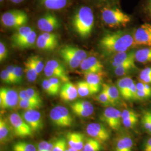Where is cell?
<instances>
[{"label":"cell","mask_w":151,"mask_h":151,"mask_svg":"<svg viewBox=\"0 0 151 151\" xmlns=\"http://www.w3.org/2000/svg\"><path fill=\"white\" fill-rule=\"evenodd\" d=\"M99 45L103 52L107 55L126 52L135 47L133 36L124 31L105 34L99 41Z\"/></svg>","instance_id":"cell-1"},{"label":"cell","mask_w":151,"mask_h":151,"mask_svg":"<svg viewBox=\"0 0 151 151\" xmlns=\"http://www.w3.org/2000/svg\"><path fill=\"white\" fill-rule=\"evenodd\" d=\"M94 25V15L91 9L83 6L76 12L72 19V27L81 38H88Z\"/></svg>","instance_id":"cell-2"},{"label":"cell","mask_w":151,"mask_h":151,"mask_svg":"<svg viewBox=\"0 0 151 151\" xmlns=\"http://www.w3.org/2000/svg\"><path fill=\"white\" fill-rule=\"evenodd\" d=\"M103 22L109 27L120 28L126 27L132 21L130 16L118 7H104L101 10Z\"/></svg>","instance_id":"cell-3"},{"label":"cell","mask_w":151,"mask_h":151,"mask_svg":"<svg viewBox=\"0 0 151 151\" xmlns=\"http://www.w3.org/2000/svg\"><path fill=\"white\" fill-rule=\"evenodd\" d=\"M28 20L27 14L20 10L7 11L1 17V21L4 27L16 29L25 26Z\"/></svg>","instance_id":"cell-4"},{"label":"cell","mask_w":151,"mask_h":151,"mask_svg":"<svg viewBox=\"0 0 151 151\" xmlns=\"http://www.w3.org/2000/svg\"><path fill=\"white\" fill-rule=\"evenodd\" d=\"M49 117L53 124L58 127H69L73 123V118L68 109L61 105L53 108L50 111Z\"/></svg>","instance_id":"cell-5"},{"label":"cell","mask_w":151,"mask_h":151,"mask_svg":"<svg viewBox=\"0 0 151 151\" xmlns=\"http://www.w3.org/2000/svg\"><path fill=\"white\" fill-rule=\"evenodd\" d=\"M7 119L11 125L14 135L16 137L25 138L32 135L34 133L32 129L19 114H10Z\"/></svg>","instance_id":"cell-6"},{"label":"cell","mask_w":151,"mask_h":151,"mask_svg":"<svg viewBox=\"0 0 151 151\" xmlns=\"http://www.w3.org/2000/svg\"><path fill=\"white\" fill-rule=\"evenodd\" d=\"M100 119L108 128L117 131L120 129L122 124V111L116 108L109 106L104 110Z\"/></svg>","instance_id":"cell-7"},{"label":"cell","mask_w":151,"mask_h":151,"mask_svg":"<svg viewBox=\"0 0 151 151\" xmlns=\"http://www.w3.org/2000/svg\"><path fill=\"white\" fill-rule=\"evenodd\" d=\"M117 87L119 90L121 96L126 100H136L137 87L135 83L131 77L127 76L116 82Z\"/></svg>","instance_id":"cell-8"},{"label":"cell","mask_w":151,"mask_h":151,"mask_svg":"<svg viewBox=\"0 0 151 151\" xmlns=\"http://www.w3.org/2000/svg\"><path fill=\"white\" fill-rule=\"evenodd\" d=\"M86 133L90 137L104 143L109 140L111 137L110 130L101 123H91L87 126Z\"/></svg>","instance_id":"cell-9"},{"label":"cell","mask_w":151,"mask_h":151,"mask_svg":"<svg viewBox=\"0 0 151 151\" xmlns=\"http://www.w3.org/2000/svg\"><path fill=\"white\" fill-rule=\"evenodd\" d=\"M19 93L11 88L1 87L0 88V107L1 109H11L19 104Z\"/></svg>","instance_id":"cell-10"},{"label":"cell","mask_w":151,"mask_h":151,"mask_svg":"<svg viewBox=\"0 0 151 151\" xmlns=\"http://www.w3.org/2000/svg\"><path fill=\"white\" fill-rule=\"evenodd\" d=\"M135 47H151V24L145 23L137 27L133 32Z\"/></svg>","instance_id":"cell-11"},{"label":"cell","mask_w":151,"mask_h":151,"mask_svg":"<svg viewBox=\"0 0 151 151\" xmlns=\"http://www.w3.org/2000/svg\"><path fill=\"white\" fill-rule=\"evenodd\" d=\"M21 115L33 132H39L43 129V118L42 114L37 110H25Z\"/></svg>","instance_id":"cell-12"},{"label":"cell","mask_w":151,"mask_h":151,"mask_svg":"<svg viewBox=\"0 0 151 151\" xmlns=\"http://www.w3.org/2000/svg\"><path fill=\"white\" fill-rule=\"evenodd\" d=\"M38 27L44 32H52L60 27V24L58 17L53 14L46 13L37 22Z\"/></svg>","instance_id":"cell-13"},{"label":"cell","mask_w":151,"mask_h":151,"mask_svg":"<svg viewBox=\"0 0 151 151\" xmlns=\"http://www.w3.org/2000/svg\"><path fill=\"white\" fill-rule=\"evenodd\" d=\"M80 67L84 73H99L103 72L104 70L102 63L96 57L93 56L87 57L86 59L82 60Z\"/></svg>","instance_id":"cell-14"},{"label":"cell","mask_w":151,"mask_h":151,"mask_svg":"<svg viewBox=\"0 0 151 151\" xmlns=\"http://www.w3.org/2000/svg\"><path fill=\"white\" fill-rule=\"evenodd\" d=\"M134 141L132 137L128 134L119 136L114 144L113 151H134Z\"/></svg>","instance_id":"cell-15"},{"label":"cell","mask_w":151,"mask_h":151,"mask_svg":"<svg viewBox=\"0 0 151 151\" xmlns=\"http://www.w3.org/2000/svg\"><path fill=\"white\" fill-rule=\"evenodd\" d=\"M60 95V99L66 102L75 100L78 95L76 86L70 81L65 82L61 87Z\"/></svg>","instance_id":"cell-16"},{"label":"cell","mask_w":151,"mask_h":151,"mask_svg":"<svg viewBox=\"0 0 151 151\" xmlns=\"http://www.w3.org/2000/svg\"><path fill=\"white\" fill-rule=\"evenodd\" d=\"M84 76L85 81L90 87L93 94L100 91L104 76L103 72L99 73H85Z\"/></svg>","instance_id":"cell-17"},{"label":"cell","mask_w":151,"mask_h":151,"mask_svg":"<svg viewBox=\"0 0 151 151\" xmlns=\"http://www.w3.org/2000/svg\"><path fill=\"white\" fill-rule=\"evenodd\" d=\"M122 124L126 128L134 129L138 122V116L133 110L124 109L122 111Z\"/></svg>","instance_id":"cell-18"},{"label":"cell","mask_w":151,"mask_h":151,"mask_svg":"<svg viewBox=\"0 0 151 151\" xmlns=\"http://www.w3.org/2000/svg\"><path fill=\"white\" fill-rule=\"evenodd\" d=\"M14 134L11 125L8 119L4 118H0V142L4 144L11 140L12 135Z\"/></svg>","instance_id":"cell-19"},{"label":"cell","mask_w":151,"mask_h":151,"mask_svg":"<svg viewBox=\"0 0 151 151\" xmlns=\"http://www.w3.org/2000/svg\"><path fill=\"white\" fill-rule=\"evenodd\" d=\"M135 52H123L114 54L111 63V65L114 68H115L120 65L124 64L125 63L129 62L132 61H135Z\"/></svg>","instance_id":"cell-20"},{"label":"cell","mask_w":151,"mask_h":151,"mask_svg":"<svg viewBox=\"0 0 151 151\" xmlns=\"http://www.w3.org/2000/svg\"><path fill=\"white\" fill-rule=\"evenodd\" d=\"M102 87L107 92L111 105L115 106L120 103V99L121 95L117 86H115L110 84L104 83L102 85Z\"/></svg>","instance_id":"cell-21"},{"label":"cell","mask_w":151,"mask_h":151,"mask_svg":"<svg viewBox=\"0 0 151 151\" xmlns=\"http://www.w3.org/2000/svg\"><path fill=\"white\" fill-rule=\"evenodd\" d=\"M136 62L146 65L151 63V47H147L137 50L135 52Z\"/></svg>","instance_id":"cell-22"},{"label":"cell","mask_w":151,"mask_h":151,"mask_svg":"<svg viewBox=\"0 0 151 151\" xmlns=\"http://www.w3.org/2000/svg\"><path fill=\"white\" fill-rule=\"evenodd\" d=\"M59 53L60 56L71 69H76L80 66L81 61L76 58L72 54L67 51L63 47L60 49Z\"/></svg>","instance_id":"cell-23"},{"label":"cell","mask_w":151,"mask_h":151,"mask_svg":"<svg viewBox=\"0 0 151 151\" xmlns=\"http://www.w3.org/2000/svg\"><path fill=\"white\" fill-rule=\"evenodd\" d=\"M33 30L32 28L29 27L24 26L17 29L11 37V44L12 47H15L17 44L21 42L27 35Z\"/></svg>","instance_id":"cell-24"},{"label":"cell","mask_w":151,"mask_h":151,"mask_svg":"<svg viewBox=\"0 0 151 151\" xmlns=\"http://www.w3.org/2000/svg\"><path fill=\"white\" fill-rule=\"evenodd\" d=\"M37 46L38 48L45 51H52L57 48L58 42H53L44 38L42 34L40 35L37 39Z\"/></svg>","instance_id":"cell-25"},{"label":"cell","mask_w":151,"mask_h":151,"mask_svg":"<svg viewBox=\"0 0 151 151\" xmlns=\"http://www.w3.org/2000/svg\"><path fill=\"white\" fill-rule=\"evenodd\" d=\"M37 33L33 30L21 42L16 44L14 48L24 49L32 47L37 42Z\"/></svg>","instance_id":"cell-26"},{"label":"cell","mask_w":151,"mask_h":151,"mask_svg":"<svg viewBox=\"0 0 151 151\" xmlns=\"http://www.w3.org/2000/svg\"><path fill=\"white\" fill-rule=\"evenodd\" d=\"M44 6L49 10H57L65 8L68 0H41Z\"/></svg>","instance_id":"cell-27"},{"label":"cell","mask_w":151,"mask_h":151,"mask_svg":"<svg viewBox=\"0 0 151 151\" xmlns=\"http://www.w3.org/2000/svg\"><path fill=\"white\" fill-rule=\"evenodd\" d=\"M136 68L135 61H132L129 62L125 63L124 64L120 65L114 68V73L115 75L119 77L124 76L129 73L132 70Z\"/></svg>","instance_id":"cell-28"},{"label":"cell","mask_w":151,"mask_h":151,"mask_svg":"<svg viewBox=\"0 0 151 151\" xmlns=\"http://www.w3.org/2000/svg\"><path fill=\"white\" fill-rule=\"evenodd\" d=\"M102 149V143L90 137L85 140V145L81 151H101Z\"/></svg>","instance_id":"cell-29"},{"label":"cell","mask_w":151,"mask_h":151,"mask_svg":"<svg viewBox=\"0 0 151 151\" xmlns=\"http://www.w3.org/2000/svg\"><path fill=\"white\" fill-rule=\"evenodd\" d=\"M25 72L27 80L29 82H34L37 80L38 74L29 58L24 62Z\"/></svg>","instance_id":"cell-30"},{"label":"cell","mask_w":151,"mask_h":151,"mask_svg":"<svg viewBox=\"0 0 151 151\" xmlns=\"http://www.w3.org/2000/svg\"><path fill=\"white\" fill-rule=\"evenodd\" d=\"M44 72L45 75L47 77L58 78L60 80H61L62 82L65 83L69 81V78L67 76V74L62 73L58 70L51 68L47 65H45V67L44 68Z\"/></svg>","instance_id":"cell-31"},{"label":"cell","mask_w":151,"mask_h":151,"mask_svg":"<svg viewBox=\"0 0 151 151\" xmlns=\"http://www.w3.org/2000/svg\"><path fill=\"white\" fill-rule=\"evenodd\" d=\"M76 87L78 95L81 97H86L93 95L90 87L86 81L77 82L76 83Z\"/></svg>","instance_id":"cell-32"},{"label":"cell","mask_w":151,"mask_h":151,"mask_svg":"<svg viewBox=\"0 0 151 151\" xmlns=\"http://www.w3.org/2000/svg\"><path fill=\"white\" fill-rule=\"evenodd\" d=\"M63 48L68 52H70V54H72L76 58L80 60L82 62V60L86 59L87 58L86 52V51L81 49L76 48L75 47L71 46V45H65Z\"/></svg>","instance_id":"cell-33"},{"label":"cell","mask_w":151,"mask_h":151,"mask_svg":"<svg viewBox=\"0 0 151 151\" xmlns=\"http://www.w3.org/2000/svg\"><path fill=\"white\" fill-rule=\"evenodd\" d=\"M13 151H37V149L32 144L27 142H17L12 147Z\"/></svg>","instance_id":"cell-34"},{"label":"cell","mask_w":151,"mask_h":151,"mask_svg":"<svg viewBox=\"0 0 151 151\" xmlns=\"http://www.w3.org/2000/svg\"><path fill=\"white\" fill-rule=\"evenodd\" d=\"M18 105L24 110H37L42 106L41 105L26 100H19Z\"/></svg>","instance_id":"cell-35"},{"label":"cell","mask_w":151,"mask_h":151,"mask_svg":"<svg viewBox=\"0 0 151 151\" xmlns=\"http://www.w3.org/2000/svg\"><path fill=\"white\" fill-rule=\"evenodd\" d=\"M81 133L78 132H69L67 133L66 138L68 145L70 147L76 149L78 138Z\"/></svg>","instance_id":"cell-36"},{"label":"cell","mask_w":151,"mask_h":151,"mask_svg":"<svg viewBox=\"0 0 151 151\" xmlns=\"http://www.w3.org/2000/svg\"><path fill=\"white\" fill-rule=\"evenodd\" d=\"M142 127L144 130L151 134V118L143 111L140 119Z\"/></svg>","instance_id":"cell-37"},{"label":"cell","mask_w":151,"mask_h":151,"mask_svg":"<svg viewBox=\"0 0 151 151\" xmlns=\"http://www.w3.org/2000/svg\"><path fill=\"white\" fill-rule=\"evenodd\" d=\"M29 58L31 60L32 65L37 70L38 75L40 74L44 68L43 62L42 58L38 55H32Z\"/></svg>","instance_id":"cell-38"},{"label":"cell","mask_w":151,"mask_h":151,"mask_svg":"<svg viewBox=\"0 0 151 151\" xmlns=\"http://www.w3.org/2000/svg\"><path fill=\"white\" fill-rule=\"evenodd\" d=\"M139 80L146 83L151 84V67H146L140 71Z\"/></svg>","instance_id":"cell-39"},{"label":"cell","mask_w":151,"mask_h":151,"mask_svg":"<svg viewBox=\"0 0 151 151\" xmlns=\"http://www.w3.org/2000/svg\"><path fill=\"white\" fill-rule=\"evenodd\" d=\"M70 108H80L86 110H94V108L91 103L86 100H78L70 104Z\"/></svg>","instance_id":"cell-40"},{"label":"cell","mask_w":151,"mask_h":151,"mask_svg":"<svg viewBox=\"0 0 151 151\" xmlns=\"http://www.w3.org/2000/svg\"><path fill=\"white\" fill-rule=\"evenodd\" d=\"M42 86L43 88L44 91L49 96H53L57 95L58 93V92L56 91V90L50 83L48 79L44 80L42 82Z\"/></svg>","instance_id":"cell-41"},{"label":"cell","mask_w":151,"mask_h":151,"mask_svg":"<svg viewBox=\"0 0 151 151\" xmlns=\"http://www.w3.org/2000/svg\"><path fill=\"white\" fill-rule=\"evenodd\" d=\"M72 112L75 114L76 116L81 118H87L93 113L94 110H86L80 108H70Z\"/></svg>","instance_id":"cell-42"},{"label":"cell","mask_w":151,"mask_h":151,"mask_svg":"<svg viewBox=\"0 0 151 151\" xmlns=\"http://www.w3.org/2000/svg\"><path fill=\"white\" fill-rule=\"evenodd\" d=\"M46 65L49 67L53 68L55 70H58L62 73H63L65 74H67L66 70L65 69V67L63 65L60 63V62L56 60H49L47 62Z\"/></svg>","instance_id":"cell-43"},{"label":"cell","mask_w":151,"mask_h":151,"mask_svg":"<svg viewBox=\"0 0 151 151\" xmlns=\"http://www.w3.org/2000/svg\"><path fill=\"white\" fill-rule=\"evenodd\" d=\"M96 100L97 101H99L100 104L105 106L111 105V104L108 96V93L103 87H102L101 91L96 97Z\"/></svg>","instance_id":"cell-44"},{"label":"cell","mask_w":151,"mask_h":151,"mask_svg":"<svg viewBox=\"0 0 151 151\" xmlns=\"http://www.w3.org/2000/svg\"><path fill=\"white\" fill-rule=\"evenodd\" d=\"M67 140L64 138H60L53 143V151H65L67 147Z\"/></svg>","instance_id":"cell-45"},{"label":"cell","mask_w":151,"mask_h":151,"mask_svg":"<svg viewBox=\"0 0 151 151\" xmlns=\"http://www.w3.org/2000/svg\"><path fill=\"white\" fill-rule=\"evenodd\" d=\"M23 76V70L20 67H15L14 72V84H19L22 83Z\"/></svg>","instance_id":"cell-46"},{"label":"cell","mask_w":151,"mask_h":151,"mask_svg":"<svg viewBox=\"0 0 151 151\" xmlns=\"http://www.w3.org/2000/svg\"><path fill=\"white\" fill-rule=\"evenodd\" d=\"M26 90L27 92V95L30 96V98H32L33 100L39 101L40 103H43L42 99L41 98L39 93L36 90L32 88H27V89H26Z\"/></svg>","instance_id":"cell-47"},{"label":"cell","mask_w":151,"mask_h":151,"mask_svg":"<svg viewBox=\"0 0 151 151\" xmlns=\"http://www.w3.org/2000/svg\"><path fill=\"white\" fill-rule=\"evenodd\" d=\"M49 81L50 82V83L52 85L54 88L56 90V91L58 93L60 92L62 87V80L60 78L57 77H49Z\"/></svg>","instance_id":"cell-48"},{"label":"cell","mask_w":151,"mask_h":151,"mask_svg":"<svg viewBox=\"0 0 151 151\" xmlns=\"http://www.w3.org/2000/svg\"><path fill=\"white\" fill-rule=\"evenodd\" d=\"M0 77H1V80L3 81V82H4L5 83H6V84H13L12 79H11L10 75H9L6 69L5 70H2L1 72Z\"/></svg>","instance_id":"cell-49"},{"label":"cell","mask_w":151,"mask_h":151,"mask_svg":"<svg viewBox=\"0 0 151 151\" xmlns=\"http://www.w3.org/2000/svg\"><path fill=\"white\" fill-rule=\"evenodd\" d=\"M137 100H140L148 99L150 98H151V92L137 90Z\"/></svg>","instance_id":"cell-50"},{"label":"cell","mask_w":151,"mask_h":151,"mask_svg":"<svg viewBox=\"0 0 151 151\" xmlns=\"http://www.w3.org/2000/svg\"><path fill=\"white\" fill-rule=\"evenodd\" d=\"M135 85L137 90L151 92V86L150 84L139 81V82L135 83Z\"/></svg>","instance_id":"cell-51"},{"label":"cell","mask_w":151,"mask_h":151,"mask_svg":"<svg viewBox=\"0 0 151 151\" xmlns=\"http://www.w3.org/2000/svg\"><path fill=\"white\" fill-rule=\"evenodd\" d=\"M8 52L5 44L2 42L0 43V62H3L7 57Z\"/></svg>","instance_id":"cell-52"},{"label":"cell","mask_w":151,"mask_h":151,"mask_svg":"<svg viewBox=\"0 0 151 151\" xmlns=\"http://www.w3.org/2000/svg\"><path fill=\"white\" fill-rule=\"evenodd\" d=\"M151 151V137L148 138L143 143L142 151Z\"/></svg>","instance_id":"cell-53"},{"label":"cell","mask_w":151,"mask_h":151,"mask_svg":"<svg viewBox=\"0 0 151 151\" xmlns=\"http://www.w3.org/2000/svg\"><path fill=\"white\" fill-rule=\"evenodd\" d=\"M48 142L46 140H42L41 141L39 145H38V147H37V151H46V148L48 145Z\"/></svg>","instance_id":"cell-54"},{"label":"cell","mask_w":151,"mask_h":151,"mask_svg":"<svg viewBox=\"0 0 151 151\" xmlns=\"http://www.w3.org/2000/svg\"><path fill=\"white\" fill-rule=\"evenodd\" d=\"M14 69H15V67L13 65H9L7 67L6 70L7 71L9 75L10 76L12 81L14 84Z\"/></svg>","instance_id":"cell-55"},{"label":"cell","mask_w":151,"mask_h":151,"mask_svg":"<svg viewBox=\"0 0 151 151\" xmlns=\"http://www.w3.org/2000/svg\"><path fill=\"white\" fill-rule=\"evenodd\" d=\"M145 7L147 14L151 17V0H146Z\"/></svg>","instance_id":"cell-56"},{"label":"cell","mask_w":151,"mask_h":151,"mask_svg":"<svg viewBox=\"0 0 151 151\" xmlns=\"http://www.w3.org/2000/svg\"><path fill=\"white\" fill-rule=\"evenodd\" d=\"M53 143L51 142H48L45 151H53Z\"/></svg>","instance_id":"cell-57"},{"label":"cell","mask_w":151,"mask_h":151,"mask_svg":"<svg viewBox=\"0 0 151 151\" xmlns=\"http://www.w3.org/2000/svg\"><path fill=\"white\" fill-rule=\"evenodd\" d=\"M11 2L14 4H20L22 3V1H24V0H10Z\"/></svg>","instance_id":"cell-58"},{"label":"cell","mask_w":151,"mask_h":151,"mask_svg":"<svg viewBox=\"0 0 151 151\" xmlns=\"http://www.w3.org/2000/svg\"><path fill=\"white\" fill-rule=\"evenodd\" d=\"M150 118H151V109H148V110H143Z\"/></svg>","instance_id":"cell-59"},{"label":"cell","mask_w":151,"mask_h":151,"mask_svg":"<svg viewBox=\"0 0 151 151\" xmlns=\"http://www.w3.org/2000/svg\"><path fill=\"white\" fill-rule=\"evenodd\" d=\"M65 151H69V150H68V149H66V150Z\"/></svg>","instance_id":"cell-60"},{"label":"cell","mask_w":151,"mask_h":151,"mask_svg":"<svg viewBox=\"0 0 151 151\" xmlns=\"http://www.w3.org/2000/svg\"><path fill=\"white\" fill-rule=\"evenodd\" d=\"M4 1V0H0V1H1V2H2V1Z\"/></svg>","instance_id":"cell-61"},{"label":"cell","mask_w":151,"mask_h":151,"mask_svg":"<svg viewBox=\"0 0 151 151\" xmlns=\"http://www.w3.org/2000/svg\"><path fill=\"white\" fill-rule=\"evenodd\" d=\"M104 1H105V0H104Z\"/></svg>","instance_id":"cell-62"},{"label":"cell","mask_w":151,"mask_h":151,"mask_svg":"<svg viewBox=\"0 0 151 151\" xmlns=\"http://www.w3.org/2000/svg\"></svg>","instance_id":"cell-63"}]
</instances>
